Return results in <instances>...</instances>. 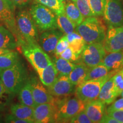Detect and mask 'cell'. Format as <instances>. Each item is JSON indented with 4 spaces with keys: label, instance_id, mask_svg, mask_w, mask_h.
<instances>
[{
    "label": "cell",
    "instance_id": "cell-1",
    "mask_svg": "<svg viewBox=\"0 0 123 123\" xmlns=\"http://www.w3.org/2000/svg\"><path fill=\"white\" fill-rule=\"evenodd\" d=\"M107 30L104 19L96 16L85 18L75 29L86 43H103Z\"/></svg>",
    "mask_w": 123,
    "mask_h": 123
},
{
    "label": "cell",
    "instance_id": "cell-2",
    "mask_svg": "<svg viewBox=\"0 0 123 123\" xmlns=\"http://www.w3.org/2000/svg\"><path fill=\"white\" fill-rule=\"evenodd\" d=\"M29 79L26 67L21 61L10 68L2 70L1 74V80L6 89L14 96L18 94Z\"/></svg>",
    "mask_w": 123,
    "mask_h": 123
},
{
    "label": "cell",
    "instance_id": "cell-3",
    "mask_svg": "<svg viewBox=\"0 0 123 123\" xmlns=\"http://www.w3.org/2000/svg\"><path fill=\"white\" fill-rule=\"evenodd\" d=\"M55 99L54 104L56 108V122H69L85 108L86 103L75 96L68 95Z\"/></svg>",
    "mask_w": 123,
    "mask_h": 123
},
{
    "label": "cell",
    "instance_id": "cell-4",
    "mask_svg": "<svg viewBox=\"0 0 123 123\" xmlns=\"http://www.w3.org/2000/svg\"><path fill=\"white\" fill-rule=\"evenodd\" d=\"M15 19L18 32L23 41L27 43L39 44V31L29 11L20 10Z\"/></svg>",
    "mask_w": 123,
    "mask_h": 123
},
{
    "label": "cell",
    "instance_id": "cell-5",
    "mask_svg": "<svg viewBox=\"0 0 123 123\" xmlns=\"http://www.w3.org/2000/svg\"><path fill=\"white\" fill-rule=\"evenodd\" d=\"M29 11L40 33L58 28L56 14L48 7L37 3Z\"/></svg>",
    "mask_w": 123,
    "mask_h": 123
},
{
    "label": "cell",
    "instance_id": "cell-6",
    "mask_svg": "<svg viewBox=\"0 0 123 123\" xmlns=\"http://www.w3.org/2000/svg\"><path fill=\"white\" fill-rule=\"evenodd\" d=\"M117 72L112 71L110 74L103 78L97 80H90L76 86L75 96L84 103L97 99L99 97L101 87L108 80Z\"/></svg>",
    "mask_w": 123,
    "mask_h": 123
},
{
    "label": "cell",
    "instance_id": "cell-7",
    "mask_svg": "<svg viewBox=\"0 0 123 123\" xmlns=\"http://www.w3.org/2000/svg\"><path fill=\"white\" fill-rule=\"evenodd\" d=\"M24 56L36 71L42 70L52 62L47 53L39 44L23 43L20 46Z\"/></svg>",
    "mask_w": 123,
    "mask_h": 123
},
{
    "label": "cell",
    "instance_id": "cell-8",
    "mask_svg": "<svg viewBox=\"0 0 123 123\" xmlns=\"http://www.w3.org/2000/svg\"><path fill=\"white\" fill-rule=\"evenodd\" d=\"M15 6L12 0H0V25L13 33L21 46L25 42L20 36L17 26Z\"/></svg>",
    "mask_w": 123,
    "mask_h": 123
},
{
    "label": "cell",
    "instance_id": "cell-9",
    "mask_svg": "<svg viewBox=\"0 0 123 123\" xmlns=\"http://www.w3.org/2000/svg\"><path fill=\"white\" fill-rule=\"evenodd\" d=\"M106 54L107 51L102 43H86L80 55L79 62L91 68L100 63Z\"/></svg>",
    "mask_w": 123,
    "mask_h": 123
},
{
    "label": "cell",
    "instance_id": "cell-10",
    "mask_svg": "<svg viewBox=\"0 0 123 123\" xmlns=\"http://www.w3.org/2000/svg\"><path fill=\"white\" fill-rule=\"evenodd\" d=\"M103 19L108 26L123 25V6L121 0H104Z\"/></svg>",
    "mask_w": 123,
    "mask_h": 123
},
{
    "label": "cell",
    "instance_id": "cell-11",
    "mask_svg": "<svg viewBox=\"0 0 123 123\" xmlns=\"http://www.w3.org/2000/svg\"><path fill=\"white\" fill-rule=\"evenodd\" d=\"M103 44L108 53L123 50V26H108Z\"/></svg>",
    "mask_w": 123,
    "mask_h": 123
},
{
    "label": "cell",
    "instance_id": "cell-12",
    "mask_svg": "<svg viewBox=\"0 0 123 123\" xmlns=\"http://www.w3.org/2000/svg\"><path fill=\"white\" fill-rule=\"evenodd\" d=\"M75 87L71 83L68 75L58 74L53 83L47 87V90L55 98H62L75 92Z\"/></svg>",
    "mask_w": 123,
    "mask_h": 123
},
{
    "label": "cell",
    "instance_id": "cell-13",
    "mask_svg": "<svg viewBox=\"0 0 123 123\" xmlns=\"http://www.w3.org/2000/svg\"><path fill=\"white\" fill-rule=\"evenodd\" d=\"M34 99L37 105L44 103H54L55 97L49 93L39 79L33 76L29 78Z\"/></svg>",
    "mask_w": 123,
    "mask_h": 123
},
{
    "label": "cell",
    "instance_id": "cell-14",
    "mask_svg": "<svg viewBox=\"0 0 123 123\" xmlns=\"http://www.w3.org/2000/svg\"><path fill=\"white\" fill-rule=\"evenodd\" d=\"M34 120L36 123H56V108L53 103L37 105L34 109Z\"/></svg>",
    "mask_w": 123,
    "mask_h": 123
},
{
    "label": "cell",
    "instance_id": "cell-15",
    "mask_svg": "<svg viewBox=\"0 0 123 123\" xmlns=\"http://www.w3.org/2000/svg\"><path fill=\"white\" fill-rule=\"evenodd\" d=\"M63 34L56 29L42 32L39 37V44L46 53L54 55L58 41Z\"/></svg>",
    "mask_w": 123,
    "mask_h": 123
},
{
    "label": "cell",
    "instance_id": "cell-16",
    "mask_svg": "<svg viewBox=\"0 0 123 123\" xmlns=\"http://www.w3.org/2000/svg\"><path fill=\"white\" fill-rule=\"evenodd\" d=\"M84 111L92 123L100 122L105 112V103L100 99H95L86 103Z\"/></svg>",
    "mask_w": 123,
    "mask_h": 123
},
{
    "label": "cell",
    "instance_id": "cell-17",
    "mask_svg": "<svg viewBox=\"0 0 123 123\" xmlns=\"http://www.w3.org/2000/svg\"><path fill=\"white\" fill-rule=\"evenodd\" d=\"M119 95L117 93L113 76L106 81L100 92L98 99L106 104L112 103Z\"/></svg>",
    "mask_w": 123,
    "mask_h": 123
},
{
    "label": "cell",
    "instance_id": "cell-18",
    "mask_svg": "<svg viewBox=\"0 0 123 123\" xmlns=\"http://www.w3.org/2000/svg\"><path fill=\"white\" fill-rule=\"evenodd\" d=\"M17 39L4 26L0 25V48L13 50L19 47Z\"/></svg>",
    "mask_w": 123,
    "mask_h": 123
},
{
    "label": "cell",
    "instance_id": "cell-19",
    "mask_svg": "<svg viewBox=\"0 0 123 123\" xmlns=\"http://www.w3.org/2000/svg\"><path fill=\"white\" fill-rule=\"evenodd\" d=\"M102 62L110 71H119L123 69V50L110 53L105 55Z\"/></svg>",
    "mask_w": 123,
    "mask_h": 123
},
{
    "label": "cell",
    "instance_id": "cell-20",
    "mask_svg": "<svg viewBox=\"0 0 123 123\" xmlns=\"http://www.w3.org/2000/svg\"><path fill=\"white\" fill-rule=\"evenodd\" d=\"M36 72L42 83L47 87L53 83L58 75V72L53 61L44 68Z\"/></svg>",
    "mask_w": 123,
    "mask_h": 123
},
{
    "label": "cell",
    "instance_id": "cell-21",
    "mask_svg": "<svg viewBox=\"0 0 123 123\" xmlns=\"http://www.w3.org/2000/svg\"><path fill=\"white\" fill-rule=\"evenodd\" d=\"M34 109L29 106L23 104H14L10 106V113L20 119L28 120L34 122Z\"/></svg>",
    "mask_w": 123,
    "mask_h": 123
},
{
    "label": "cell",
    "instance_id": "cell-22",
    "mask_svg": "<svg viewBox=\"0 0 123 123\" xmlns=\"http://www.w3.org/2000/svg\"><path fill=\"white\" fill-rule=\"evenodd\" d=\"M18 94V99L21 104L29 106V107L34 108L36 107L37 104L35 103L32 92L31 87L30 79L27 80L22 88L19 90Z\"/></svg>",
    "mask_w": 123,
    "mask_h": 123
},
{
    "label": "cell",
    "instance_id": "cell-23",
    "mask_svg": "<svg viewBox=\"0 0 123 123\" xmlns=\"http://www.w3.org/2000/svg\"><path fill=\"white\" fill-rule=\"evenodd\" d=\"M89 68L81 63L76 64L68 76L71 83L75 86H78L85 81Z\"/></svg>",
    "mask_w": 123,
    "mask_h": 123
},
{
    "label": "cell",
    "instance_id": "cell-24",
    "mask_svg": "<svg viewBox=\"0 0 123 123\" xmlns=\"http://www.w3.org/2000/svg\"><path fill=\"white\" fill-rule=\"evenodd\" d=\"M64 13L76 26L80 24L85 18L76 6V4L72 1H68L66 2Z\"/></svg>",
    "mask_w": 123,
    "mask_h": 123
},
{
    "label": "cell",
    "instance_id": "cell-25",
    "mask_svg": "<svg viewBox=\"0 0 123 123\" xmlns=\"http://www.w3.org/2000/svg\"><path fill=\"white\" fill-rule=\"evenodd\" d=\"M66 37L69 42V47L75 54L80 56L86 44L83 38L76 31L68 34Z\"/></svg>",
    "mask_w": 123,
    "mask_h": 123
},
{
    "label": "cell",
    "instance_id": "cell-26",
    "mask_svg": "<svg viewBox=\"0 0 123 123\" xmlns=\"http://www.w3.org/2000/svg\"><path fill=\"white\" fill-rule=\"evenodd\" d=\"M108 68L101 62L100 63L88 69L85 81L90 80H97L103 78L111 73Z\"/></svg>",
    "mask_w": 123,
    "mask_h": 123
},
{
    "label": "cell",
    "instance_id": "cell-27",
    "mask_svg": "<svg viewBox=\"0 0 123 123\" xmlns=\"http://www.w3.org/2000/svg\"><path fill=\"white\" fill-rule=\"evenodd\" d=\"M20 61V56L17 52L12 50L9 53L0 55V69L5 70L13 67Z\"/></svg>",
    "mask_w": 123,
    "mask_h": 123
},
{
    "label": "cell",
    "instance_id": "cell-28",
    "mask_svg": "<svg viewBox=\"0 0 123 123\" xmlns=\"http://www.w3.org/2000/svg\"><path fill=\"white\" fill-rule=\"evenodd\" d=\"M53 62L58 71V74L68 75L76 66V64L73 62L67 61L56 55H54L53 57Z\"/></svg>",
    "mask_w": 123,
    "mask_h": 123
},
{
    "label": "cell",
    "instance_id": "cell-29",
    "mask_svg": "<svg viewBox=\"0 0 123 123\" xmlns=\"http://www.w3.org/2000/svg\"><path fill=\"white\" fill-rule=\"evenodd\" d=\"M58 28L64 34H68L75 31L76 26L66 16L65 13L56 15Z\"/></svg>",
    "mask_w": 123,
    "mask_h": 123
},
{
    "label": "cell",
    "instance_id": "cell-30",
    "mask_svg": "<svg viewBox=\"0 0 123 123\" xmlns=\"http://www.w3.org/2000/svg\"><path fill=\"white\" fill-rule=\"evenodd\" d=\"M35 4H41L54 12L56 15L64 13L66 2L64 0H33Z\"/></svg>",
    "mask_w": 123,
    "mask_h": 123
},
{
    "label": "cell",
    "instance_id": "cell-31",
    "mask_svg": "<svg viewBox=\"0 0 123 123\" xmlns=\"http://www.w3.org/2000/svg\"><path fill=\"white\" fill-rule=\"evenodd\" d=\"M14 95L7 91L2 81L0 79V112H2L8 105Z\"/></svg>",
    "mask_w": 123,
    "mask_h": 123
},
{
    "label": "cell",
    "instance_id": "cell-32",
    "mask_svg": "<svg viewBox=\"0 0 123 123\" xmlns=\"http://www.w3.org/2000/svg\"><path fill=\"white\" fill-rule=\"evenodd\" d=\"M90 4L92 13L94 16H103L104 0H90Z\"/></svg>",
    "mask_w": 123,
    "mask_h": 123
},
{
    "label": "cell",
    "instance_id": "cell-33",
    "mask_svg": "<svg viewBox=\"0 0 123 123\" xmlns=\"http://www.w3.org/2000/svg\"><path fill=\"white\" fill-rule=\"evenodd\" d=\"M73 2H74L76 4V6L78 7L80 12H81L84 18L94 16L92 13L90 5L86 4L83 0H74Z\"/></svg>",
    "mask_w": 123,
    "mask_h": 123
},
{
    "label": "cell",
    "instance_id": "cell-34",
    "mask_svg": "<svg viewBox=\"0 0 123 123\" xmlns=\"http://www.w3.org/2000/svg\"><path fill=\"white\" fill-rule=\"evenodd\" d=\"M69 47V42L66 37V35H63L59 39L55 50L54 55L59 56L66 49Z\"/></svg>",
    "mask_w": 123,
    "mask_h": 123
},
{
    "label": "cell",
    "instance_id": "cell-35",
    "mask_svg": "<svg viewBox=\"0 0 123 123\" xmlns=\"http://www.w3.org/2000/svg\"><path fill=\"white\" fill-rule=\"evenodd\" d=\"M58 56L71 62H78V61H79L80 58V56L75 54L70 47L66 49Z\"/></svg>",
    "mask_w": 123,
    "mask_h": 123
},
{
    "label": "cell",
    "instance_id": "cell-36",
    "mask_svg": "<svg viewBox=\"0 0 123 123\" xmlns=\"http://www.w3.org/2000/svg\"><path fill=\"white\" fill-rule=\"evenodd\" d=\"M113 78L117 93L119 96L123 91V69L115 74L113 75Z\"/></svg>",
    "mask_w": 123,
    "mask_h": 123
},
{
    "label": "cell",
    "instance_id": "cell-37",
    "mask_svg": "<svg viewBox=\"0 0 123 123\" xmlns=\"http://www.w3.org/2000/svg\"><path fill=\"white\" fill-rule=\"evenodd\" d=\"M69 123H92V121L86 114L84 110L78 113L70 120Z\"/></svg>",
    "mask_w": 123,
    "mask_h": 123
},
{
    "label": "cell",
    "instance_id": "cell-38",
    "mask_svg": "<svg viewBox=\"0 0 123 123\" xmlns=\"http://www.w3.org/2000/svg\"><path fill=\"white\" fill-rule=\"evenodd\" d=\"M4 121L5 123H33L32 121L28 120L20 119L12 113L6 115L5 117Z\"/></svg>",
    "mask_w": 123,
    "mask_h": 123
},
{
    "label": "cell",
    "instance_id": "cell-39",
    "mask_svg": "<svg viewBox=\"0 0 123 123\" xmlns=\"http://www.w3.org/2000/svg\"><path fill=\"white\" fill-rule=\"evenodd\" d=\"M123 110V98H121L117 100L113 101L110 106L107 108L106 113H108L110 112L115 111Z\"/></svg>",
    "mask_w": 123,
    "mask_h": 123
},
{
    "label": "cell",
    "instance_id": "cell-40",
    "mask_svg": "<svg viewBox=\"0 0 123 123\" xmlns=\"http://www.w3.org/2000/svg\"><path fill=\"white\" fill-rule=\"evenodd\" d=\"M108 114L119 121L120 123H123V110L115 111L110 112Z\"/></svg>",
    "mask_w": 123,
    "mask_h": 123
},
{
    "label": "cell",
    "instance_id": "cell-41",
    "mask_svg": "<svg viewBox=\"0 0 123 123\" xmlns=\"http://www.w3.org/2000/svg\"><path fill=\"white\" fill-rule=\"evenodd\" d=\"M100 123H120L119 121L117 120L116 119H115V118H113V117L109 115L108 113H105L103 117L101 119Z\"/></svg>",
    "mask_w": 123,
    "mask_h": 123
},
{
    "label": "cell",
    "instance_id": "cell-42",
    "mask_svg": "<svg viewBox=\"0 0 123 123\" xmlns=\"http://www.w3.org/2000/svg\"><path fill=\"white\" fill-rule=\"evenodd\" d=\"M15 6L22 8L30 4L31 0H12Z\"/></svg>",
    "mask_w": 123,
    "mask_h": 123
},
{
    "label": "cell",
    "instance_id": "cell-43",
    "mask_svg": "<svg viewBox=\"0 0 123 123\" xmlns=\"http://www.w3.org/2000/svg\"><path fill=\"white\" fill-rule=\"evenodd\" d=\"M11 51H12V50H7V49H3L0 48V55L4 54L9 53V52Z\"/></svg>",
    "mask_w": 123,
    "mask_h": 123
},
{
    "label": "cell",
    "instance_id": "cell-44",
    "mask_svg": "<svg viewBox=\"0 0 123 123\" xmlns=\"http://www.w3.org/2000/svg\"><path fill=\"white\" fill-rule=\"evenodd\" d=\"M2 115L0 113V123L2 122Z\"/></svg>",
    "mask_w": 123,
    "mask_h": 123
},
{
    "label": "cell",
    "instance_id": "cell-45",
    "mask_svg": "<svg viewBox=\"0 0 123 123\" xmlns=\"http://www.w3.org/2000/svg\"><path fill=\"white\" fill-rule=\"evenodd\" d=\"M120 95L121 96V97H122V98H123V91L122 92H121V93Z\"/></svg>",
    "mask_w": 123,
    "mask_h": 123
},
{
    "label": "cell",
    "instance_id": "cell-46",
    "mask_svg": "<svg viewBox=\"0 0 123 123\" xmlns=\"http://www.w3.org/2000/svg\"><path fill=\"white\" fill-rule=\"evenodd\" d=\"M1 73H2V70L0 69V79H1Z\"/></svg>",
    "mask_w": 123,
    "mask_h": 123
},
{
    "label": "cell",
    "instance_id": "cell-47",
    "mask_svg": "<svg viewBox=\"0 0 123 123\" xmlns=\"http://www.w3.org/2000/svg\"><path fill=\"white\" fill-rule=\"evenodd\" d=\"M64 1H74V0H64Z\"/></svg>",
    "mask_w": 123,
    "mask_h": 123
}]
</instances>
